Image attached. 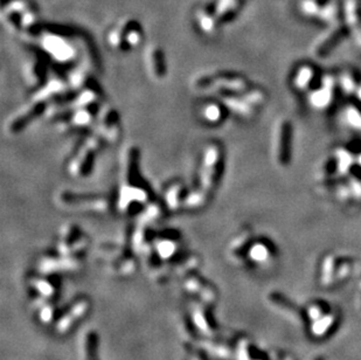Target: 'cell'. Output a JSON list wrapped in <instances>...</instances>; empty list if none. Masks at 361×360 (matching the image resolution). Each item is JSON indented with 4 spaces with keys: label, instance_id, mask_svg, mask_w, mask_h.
<instances>
[{
    "label": "cell",
    "instance_id": "6da1fadb",
    "mask_svg": "<svg viewBox=\"0 0 361 360\" xmlns=\"http://www.w3.org/2000/svg\"><path fill=\"white\" fill-rule=\"evenodd\" d=\"M150 202L151 191L139 171V151L128 146L121 158V185L115 206L122 214H136Z\"/></svg>",
    "mask_w": 361,
    "mask_h": 360
},
{
    "label": "cell",
    "instance_id": "3957f363",
    "mask_svg": "<svg viewBox=\"0 0 361 360\" xmlns=\"http://www.w3.org/2000/svg\"><path fill=\"white\" fill-rule=\"evenodd\" d=\"M224 147L217 140H211L204 146L200 156L196 186L213 195L224 173Z\"/></svg>",
    "mask_w": 361,
    "mask_h": 360
},
{
    "label": "cell",
    "instance_id": "277c9868",
    "mask_svg": "<svg viewBox=\"0 0 361 360\" xmlns=\"http://www.w3.org/2000/svg\"><path fill=\"white\" fill-rule=\"evenodd\" d=\"M2 18L13 33L31 35L38 28L39 12L31 0H8L2 7Z\"/></svg>",
    "mask_w": 361,
    "mask_h": 360
},
{
    "label": "cell",
    "instance_id": "5b68a950",
    "mask_svg": "<svg viewBox=\"0 0 361 360\" xmlns=\"http://www.w3.org/2000/svg\"><path fill=\"white\" fill-rule=\"evenodd\" d=\"M57 206L67 210L105 213L111 207L112 200L104 193L76 192L70 189H62L55 194Z\"/></svg>",
    "mask_w": 361,
    "mask_h": 360
},
{
    "label": "cell",
    "instance_id": "9a60e30c",
    "mask_svg": "<svg viewBox=\"0 0 361 360\" xmlns=\"http://www.w3.org/2000/svg\"><path fill=\"white\" fill-rule=\"evenodd\" d=\"M158 255L162 257H170L173 255L177 249H178L179 243V235L176 231L166 230L165 233L160 234L156 241Z\"/></svg>",
    "mask_w": 361,
    "mask_h": 360
},
{
    "label": "cell",
    "instance_id": "7a4b0ae2",
    "mask_svg": "<svg viewBox=\"0 0 361 360\" xmlns=\"http://www.w3.org/2000/svg\"><path fill=\"white\" fill-rule=\"evenodd\" d=\"M38 45L49 59L59 63L68 64L80 55H85V39H75L74 35L61 30L38 32Z\"/></svg>",
    "mask_w": 361,
    "mask_h": 360
},
{
    "label": "cell",
    "instance_id": "9c48e42d",
    "mask_svg": "<svg viewBox=\"0 0 361 360\" xmlns=\"http://www.w3.org/2000/svg\"><path fill=\"white\" fill-rule=\"evenodd\" d=\"M195 28L205 38H215L220 31L221 21L219 18L214 1H207L200 5L194 12Z\"/></svg>",
    "mask_w": 361,
    "mask_h": 360
},
{
    "label": "cell",
    "instance_id": "30bf717a",
    "mask_svg": "<svg viewBox=\"0 0 361 360\" xmlns=\"http://www.w3.org/2000/svg\"><path fill=\"white\" fill-rule=\"evenodd\" d=\"M121 121L117 111L112 108H104L97 114L95 133L102 138L105 145L115 144L121 136Z\"/></svg>",
    "mask_w": 361,
    "mask_h": 360
},
{
    "label": "cell",
    "instance_id": "7c38bea8",
    "mask_svg": "<svg viewBox=\"0 0 361 360\" xmlns=\"http://www.w3.org/2000/svg\"><path fill=\"white\" fill-rule=\"evenodd\" d=\"M144 66L149 77L156 82L166 79L167 64L163 48L157 44H151L144 50Z\"/></svg>",
    "mask_w": 361,
    "mask_h": 360
},
{
    "label": "cell",
    "instance_id": "5bb4252c",
    "mask_svg": "<svg viewBox=\"0 0 361 360\" xmlns=\"http://www.w3.org/2000/svg\"><path fill=\"white\" fill-rule=\"evenodd\" d=\"M221 24L231 21L240 12L246 0H214Z\"/></svg>",
    "mask_w": 361,
    "mask_h": 360
},
{
    "label": "cell",
    "instance_id": "8fae6325",
    "mask_svg": "<svg viewBox=\"0 0 361 360\" xmlns=\"http://www.w3.org/2000/svg\"><path fill=\"white\" fill-rule=\"evenodd\" d=\"M228 108L220 98L215 96H208L201 101L195 109L196 118L207 127H219L224 123L227 117Z\"/></svg>",
    "mask_w": 361,
    "mask_h": 360
},
{
    "label": "cell",
    "instance_id": "52a82bcc",
    "mask_svg": "<svg viewBox=\"0 0 361 360\" xmlns=\"http://www.w3.org/2000/svg\"><path fill=\"white\" fill-rule=\"evenodd\" d=\"M103 145H105L104 141L95 131L93 134L86 136L85 140L74 150L67 162L66 169L68 175L74 178H83L88 176L93 167L96 153Z\"/></svg>",
    "mask_w": 361,
    "mask_h": 360
},
{
    "label": "cell",
    "instance_id": "8992f818",
    "mask_svg": "<svg viewBox=\"0 0 361 360\" xmlns=\"http://www.w3.org/2000/svg\"><path fill=\"white\" fill-rule=\"evenodd\" d=\"M144 32L139 21L134 18H124L106 33V44L111 50L128 53L136 49L143 43Z\"/></svg>",
    "mask_w": 361,
    "mask_h": 360
},
{
    "label": "cell",
    "instance_id": "4fadbf2b",
    "mask_svg": "<svg viewBox=\"0 0 361 360\" xmlns=\"http://www.w3.org/2000/svg\"><path fill=\"white\" fill-rule=\"evenodd\" d=\"M189 188L186 187L181 180L170 181L163 189L164 206L172 212L185 210V202Z\"/></svg>",
    "mask_w": 361,
    "mask_h": 360
},
{
    "label": "cell",
    "instance_id": "ba28073f",
    "mask_svg": "<svg viewBox=\"0 0 361 360\" xmlns=\"http://www.w3.org/2000/svg\"><path fill=\"white\" fill-rule=\"evenodd\" d=\"M41 50V49H40ZM48 57L43 50L40 53H33L30 56L26 57L24 64H22V75L27 87L37 90L49 79L48 75Z\"/></svg>",
    "mask_w": 361,
    "mask_h": 360
}]
</instances>
